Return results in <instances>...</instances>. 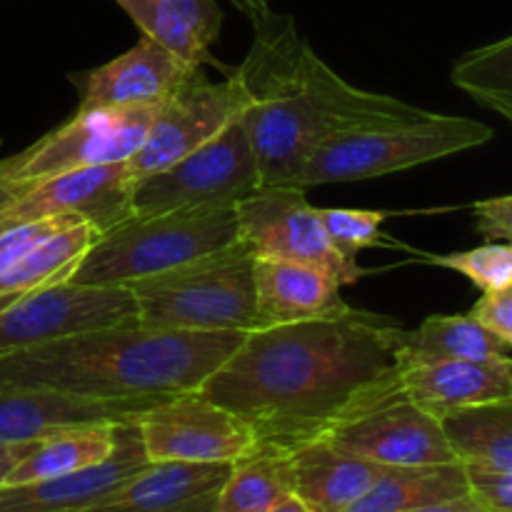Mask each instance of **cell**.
Wrapping results in <instances>:
<instances>
[{"label":"cell","instance_id":"cell-1","mask_svg":"<svg viewBox=\"0 0 512 512\" xmlns=\"http://www.w3.org/2000/svg\"><path fill=\"white\" fill-rule=\"evenodd\" d=\"M408 340L390 315L348 305L250 330L198 390L243 418L258 448L293 453L395 393Z\"/></svg>","mask_w":512,"mask_h":512},{"label":"cell","instance_id":"cell-2","mask_svg":"<svg viewBox=\"0 0 512 512\" xmlns=\"http://www.w3.org/2000/svg\"><path fill=\"white\" fill-rule=\"evenodd\" d=\"M253 30L248 58L235 75L245 90L240 123L258 160L260 188H298L310 155L335 135L425 113L340 78L310 48L290 15L268 10L253 20Z\"/></svg>","mask_w":512,"mask_h":512},{"label":"cell","instance_id":"cell-3","mask_svg":"<svg viewBox=\"0 0 512 512\" xmlns=\"http://www.w3.org/2000/svg\"><path fill=\"white\" fill-rule=\"evenodd\" d=\"M245 333L110 325L0 358V385L88 398H173L198 390Z\"/></svg>","mask_w":512,"mask_h":512},{"label":"cell","instance_id":"cell-4","mask_svg":"<svg viewBox=\"0 0 512 512\" xmlns=\"http://www.w3.org/2000/svg\"><path fill=\"white\" fill-rule=\"evenodd\" d=\"M255 255L243 243L130 283L138 323L148 328L250 333L258 330Z\"/></svg>","mask_w":512,"mask_h":512},{"label":"cell","instance_id":"cell-5","mask_svg":"<svg viewBox=\"0 0 512 512\" xmlns=\"http://www.w3.org/2000/svg\"><path fill=\"white\" fill-rule=\"evenodd\" d=\"M238 243L235 208L128 218L98 235L70 285H130Z\"/></svg>","mask_w":512,"mask_h":512},{"label":"cell","instance_id":"cell-6","mask_svg":"<svg viewBox=\"0 0 512 512\" xmlns=\"http://www.w3.org/2000/svg\"><path fill=\"white\" fill-rule=\"evenodd\" d=\"M490 140L493 128L480 120L425 110L418 118L360 128L325 140L305 163L298 188L383 178L480 148Z\"/></svg>","mask_w":512,"mask_h":512},{"label":"cell","instance_id":"cell-7","mask_svg":"<svg viewBox=\"0 0 512 512\" xmlns=\"http://www.w3.org/2000/svg\"><path fill=\"white\" fill-rule=\"evenodd\" d=\"M258 188V160L238 118L190 155L138 180L130 190V218L173 210L235 208Z\"/></svg>","mask_w":512,"mask_h":512},{"label":"cell","instance_id":"cell-8","mask_svg":"<svg viewBox=\"0 0 512 512\" xmlns=\"http://www.w3.org/2000/svg\"><path fill=\"white\" fill-rule=\"evenodd\" d=\"M158 105L80 110L20 153L0 160V180L20 195L43 180L95 165L125 163L143 145Z\"/></svg>","mask_w":512,"mask_h":512},{"label":"cell","instance_id":"cell-9","mask_svg":"<svg viewBox=\"0 0 512 512\" xmlns=\"http://www.w3.org/2000/svg\"><path fill=\"white\" fill-rule=\"evenodd\" d=\"M243 108L245 90L235 70L228 78L210 80L203 65H195L158 105L143 145L125 160L130 183L135 185L198 150L238 120Z\"/></svg>","mask_w":512,"mask_h":512},{"label":"cell","instance_id":"cell-10","mask_svg":"<svg viewBox=\"0 0 512 512\" xmlns=\"http://www.w3.org/2000/svg\"><path fill=\"white\" fill-rule=\"evenodd\" d=\"M135 428L150 463L235 465L258 450L253 428L200 390L158 400Z\"/></svg>","mask_w":512,"mask_h":512},{"label":"cell","instance_id":"cell-11","mask_svg":"<svg viewBox=\"0 0 512 512\" xmlns=\"http://www.w3.org/2000/svg\"><path fill=\"white\" fill-rule=\"evenodd\" d=\"M238 243L255 258L288 260L323 268L343 285L370 275L358 260H348L333 248L318 208L305 200L303 188H258L235 205Z\"/></svg>","mask_w":512,"mask_h":512},{"label":"cell","instance_id":"cell-12","mask_svg":"<svg viewBox=\"0 0 512 512\" xmlns=\"http://www.w3.org/2000/svg\"><path fill=\"white\" fill-rule=\"evenodd\" d=\"M138 323L128 285H55L0 310V358L85 330Z\"/></svg>","mask_w":512,"mask_h":512},{"label":"cell","instance_id":"cell-13","mask_svg":"<svg viewBox=\"0 0 512 512\" xmlns=\"http://www.w3.org/2000/svg\"><path fill=\"white\" fill-rule=\"evenodd\" d=\"M323 440L385 468L460 463L445 435L443 420L405 398L400 388Z\"/></svg>","mask_w":512,"mask_h":512},{"label":"cell","instance_id":"cell-14","mask_svg":"<svg viewBox=\"0 0 512 512\" xmlns=\"http://www.w3.org/2000/svg\"><path fill=\"white\" fill-rule=\"evenodd\" d=\"M130 190L133 183L125 163L55 175L25 190L8 208L0 210V228L53 215H78L105 233L130 218Z\"/></svg>","mask_w":512,"mask_h":512},{"label":"cell","instance_id":"cell-15","mask_svg":"<svg viewBox=\"0 0 512 512\" xmlns=\"http://www.w3.org/2000/svg\"><path fill=\"white\" fill-rule=\"evenodd\" d=\"M155 403L158 398L105 400L48 388L0 385V443H38L68 428L128 423Z\"/></svg>","mask_w":512,"mask_h":512},{"label":"cell","instance_id":"cell-16","mask_svg":"<svg viewBox=\"0 0 512 512\" xmlns=\"http://www.w3.org/2000/svg\"><path fill=\"white\" fill-rule=\"evenodd\" d=\"M150 465L135 420L118 425V445L105 463L63 478L0 485V512H85Z\"/></svg>","mask_w":512,"mask_h":512},{"label":"cell","instance_id":"cell-17","mask_svg":"<svg viewBox=\"0 0 512 512\" xmlns=\"http://www.w3.org/2000/svg\"><path fill=\"white\" fill-rule=\"evenodd\" d=\"M188 60L140 35L138 43L100 68L73 78L80 88V110L145 108L160 105L193 70Z\"/></svg>","mask_w":512,"mask_h":512},{"label":"cell","instance_id":"cell-18","mask_svg":"<svg viewBox=\"0 0 512 512\" xmlns=\"http://www.w3.org/2000/svg\"><path fill=\"white\" fill-rule=\"evenodd\" d=\"M400 390L405 398L428 413L445 418L448 413L475 405L512 398V358L488 360H405L400 370Z\"/></svg>","mask_w":512,"mask_h":512},{"label":"cell","instance_id":"cell-19","mask_svg":"<svg viewBox=\"0 0 512 512\" xmlns=\"http://www.w3.org/2000/svg\"><path fill=\"white\" fill-rule=\"evenodd\" d=\"M233 465L150 463L85 512H213Z\"/></svg>","mask_w":512,"mask_h":512},{"label":"cell","instance_id":"cell-20","mask_svg":"<svg viewBox=\"0 0 512 512\" xmlns=\"http://www.w3.org/2000/svg\"><path fill=\"white\" fill-rule=\"evenodd\" d=\"M253 275L258 328L325 318L348 308L340 295L343 283L315 265L255 258Z\"/></svg>","mask_w":512,"mask_h":512},{"label":"cell","instance_id":"cell-21","mask_svg":"<svg viewBox=\"0 0 512 512\" xmlns=\"http://www.w3.org/2000/svg\"><path fill=\"white\" fill-rule=\"evenodd\" d=\"M288 458L293 470V493L313 512H343L363 498L388 470L325 440L303 445L288 453Z\"/></svg>","mask_w":512,"mask_h":512},{"label":"cell","instance_id":"cell-22","mask_svg":"<svg viewBox=\"0 0 512 512\" xmlns=\"http://www.w3.org/2000/svg\"><path fill=\"white\" fill-rule=\"evenodd\" d=\"M140 33L190 65L213 63L210 48L223 28L218 0H115Z\"/></svg>","mask_w":512,"mask_h":512},{"label":"cell","instance_id":"cell-23","mask_svg":"<svg viewBox=\"0 0 512 512\" xmlns=\"http://www.w3.org/2000/svg\"><path fill=\"white\" fill-rule=\"evenodd\" d=\"M120 423L68 428L40 440L5 478L3 485H23L35 480L63 478L105 463L118 445Z\"/></svg>","mask_w":512,"mask_h":512},{"label":"cell","instance_id":"cell-24","mask_svg":"<svg viewBox=\"0 0 512 512\" xmlns=\"http://www.w3.org/2000/svg\"><path fill=\"white\" fill-rule=\"evenodd\" d=\"M468 493V473L463 463L388 468L363 498L343 512H405Z\"/></svg>","mask_w":512,"mask_h":512},{"label":"cell","instance_id":"cell-25","mask_svg":"<svg viewBox=\"0 0 512 512\" xmlns=\"http://www.w3.org/2000/svg\"><path fill=\"white\" fill-rule=\"evenodd\" d=\"M440 420L460 463L512 473V398L455 410Z\"/></svg>","mask_w":512,"mask_h":512},{"label":"cell","instance_id":"cell-26","mask_svg":"<svg viewBox=\"0 0 512 512\" xmlns=\"http://www.w3.org/2000/svg\"><path fill=\"white\" fill-rule=\"evenodd\" d=\"M98 235L93 223H75L50 235L0 273V293L25 295L68 283Z\"/></svg>","mask_w":512,"mask_h":512},{"label":"cell","instance_id":"cell-27","mask_svg":"<svg viewBox=\"0 0 512 512\" xmlns=\"http://www.w3.org/2000/svg\"><path fill=\"white\" fill-rule=\"evenodd\" d=\"M510 345L480 325L473 315H430L410 330L405 360H488L510 355Z\"/></svg>","mask_w":512,"mask_h":512},{"label":"cell","instance_id":"cell-28","mask_svg":"<svg viewBox=\"0 0 512 512\" xmlns=\"http://www.w3.org/2000/svg\"><path fill=\"white\" fill-rule=\"evenodd\" d=\"M293 493L288 453L258 448L238 460L215 498L213 512H263Z\"/></svg>","mask_w":512,"mask_h":512},{"label":"cell","instance_id":"cell-29","mask_svg":"<svg viewBox=\"0 0 512 512\" xmlns=\"http://www.w3.org/2000/svg\"><path fill=\"white\" fill-rule=\"evenodd\" d=\"M450 78L463 93L512 123V35L460 55Z\"/></svg>","mask_w":512,"mask_h":512},{"label":"cell","instance_id":"cell-30","mask_svg":"<svg viewBox=\"0 0 512 512\" xmlns=\"http://www.w3.org/2000/svg\"><path fill=\"white\" fill-rule=\"evenodd\" d=\"M320 223L328 233L330 243L343 258L358 260V253L375 245H393L385 238L383 223L390 218L385 210L363 208H318Z\"/></svg>","mask_w":512,"mask_h":512},{"label":"cell","instance_id":"cell-31","mask_svg":"<svg viewBox=\"0 0 512 512\" xmlns=\"http://www.w3.org/2000/svg\"><path fill=\"white\" fill-rule=\"evenodd\" d=\"M430 263L455 270L468 278L480 293H495L512 283V243H485L480 248L458 250V253L430 255Z\"/></svg>","mask_w":512,"mask_h":512},{"label":"cell","instance_id":"cell-32","mask_svg":"<svg viewBox=\"0 0 512 512\" xmlns=\"http://www.w3.org/2000/svg\"><path fill=\"white\" fill-rule=\"evenodd\" d=\"M75 223H88V220L78 218V215H53V218H40L30 220V223L0 228V273H5L15 260L23 258L28 250L43 243L45 238H50V235L60 233V230L70 228Z\"/></svg>","mask_w":512,"mask_h":512},{"label":"cell","instance_id":"cell-33","mask_svg":"<svg viewBox=\"0 0 512 512\" xmlns=\"http://www.w3.org/2000/svg\"><path fill=\"white\" fill-rule=\"evenodd\" d=\"M465 473L470 495L483 505L485 512H512V473L470 465H465Z\"/></svg>","mask_w":512,"mask_h":512},{"label":"cell","instance_id":"cell-34","mask_svg":"<svg viewBox=\"0 0 512 512\" xmlns=\"http://www.w3.org/2000/svg\"><path fill=\"white\" fill-rule=\"evenodd\" d=\"M470 315L512 348V283L495 293H483Z\"/></svg>","mask_w":512,"mask_h":512},{"label":"cell","instance_id":"cell-35","mask_svg":"<svg viewBox=\"0 0 512 512\" xmlns=\"http://www.w3.org/2000/svg\"><path fill=\"white\" fill-rule=\"evenodd\" d=\"M475 228L488 240L512 243V195L478 200L473 205Z\"/></svg>","mask_w":512,"mask_h":512},{"label":"cell","instance_id":"cell-36","mask_svg":"<svg viewBox=\"0 0 512 512\" xmlns=\"http://www.w3.org/2000/svg\"><path fill=\"white\" fill-rule=\"evenodd\" d=\"M405 512H485L483 505L473 498V495H460V498L443 500V503L420 505V508L405 510Z\"/></svg>","mask_w":512,"mask_h":512},{"label":"cell","instance_id":"cell-37","mask_svg":"<svg viewBox=\"0 0 512 512\" xmlns=\"http://www.w3.org/2000/svg\"><path fill=\"white\" fill-rule=\"evenodd\" d=\"M40 443V440H38ZM38 443H15V445H5L0 443V485L5 483V478L10 475V470L30 453Z\"/></svg>","mask_w":512,"mask_h":512},{"label":"cell","instance_id":"cell-38","mask_svg":"<svg viewBox=\"0 0 512 512\" xmlns=\"http://www.w3.org/2000/svg\"><path fill=\"white\" fill-rule=\"evenodd\" d=\"M228 3H233L235 8L245 15V18H250V23H253V20H258L260 15L268 13V10H273L270 8V0H228Z\"/></svg>","mask_w":512,"mask_h":512},{"label":"cell","instance_id":"cell-39","mask_svg":"<svg viewBox=\"0 0 512 512\" xmlns=\"http://www.w3.org/2000/svg\"><path fill=\"white\" fill-rule=\"evenodd\" d=\"M263 512H313V510H310L308 505H305L303 500L298 498V495L290 493V495H285V498H280L278 503L270 505V508L263 510Z\"/></svg>","mask_w":512,"mask_h":512},{"label":"cell","instance_id":"cell-40","mask_svg":"<svg viewBox=\"0 0 512 512\" xmlns=\"http://www.w3.org/2000/svg\"><path fill=\"white\" fill-rule=\"evenodd\" d=\"M18 190L13 188V185H8V183H3V180H0V210H5L8 208L10 203H13L15 198H18Z\"/></svg>","mask_w":512,"mask_h":512}]
</instances>
